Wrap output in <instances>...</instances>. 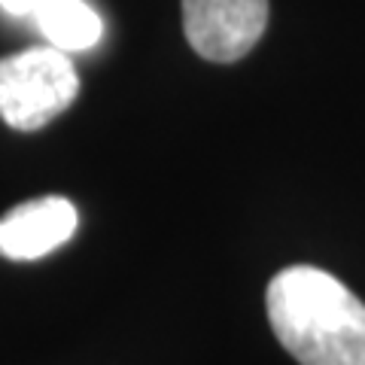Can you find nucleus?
<instances>
[{"instance_id": "1", "label": "nucleus", "mask_w": 365, "mask_h": 365, "mask_svg": "<svg viewBox=\"0 0 365 365\" xmlns=\"http://www.w3.org/2000/svg\"><path fill=\"white\" fill-rule=\"evenodd\" d=\"M268 319L302 365H365V304L332 274L283 268L268 287Z\"/></svg>"}, {"instance_id": "4", "label": "nucleus", "mask_w": 365, "mask_h": 365, "mask_svg": "<svg viewBox=\"0 0 365 365\" xmlns=\"http://www.w3.org/2000/svg\"><path fill=\"white\" fill-rule=\"evenodd\" d=\"M76 222V207L61 195L25 201L0 216V256L34 262L71 241Z\"/></svg>"}, {"instance_id": "6", "label": "nucleus", "mask_w": 365, "mask_h": 365, "mask_svg": "<svg viewBox=\"0 0 365 365\" xmlns=\"http://www.w3.org/2000/svg\"><path fill=\"white\" fill-rule=\"evenodd\" d=\"M43 0H0V6L6 9L9 16H34Z\"/></svg>"}, {"instance_id": "3", "label": "nucleus", "mask_w": 365, "mask_h": 365, "mask_svg": "<svg viewBox=\"0 0 365 365\" xmlns=\"http://www.w3.org/2000/svg\"><path fill=\"white\" fill-rule=\"evenodd\" d=\"M268 28V0H182V31L201 58L232 64Z\"/></svg>"}, {"instance_id": "2", "label": "nucleus", "mask_w": 365, "mask_h": 365, "mask_svg": "<svg viewBox=\"0 0 365 365\" xmlns=\"http://www.w3.org/2000/svg\"><path fill=\"white\" fill-rule=\"evenodd\" d=\"M79 76L71 55L37 46L0 61V116L16 131H37L73 104Z\"/></svg>"}, {"instance_id": "5", "label": "nucleus", "mask_w": 365, "mask_h": 365, "mask_svg": "<svg viewBox=\"0 0 365 365\" xmlns=\"http://www.w3.org/2000/svg\"><path fill=\"white\" fill-rule=\"evenodd\" d=\"M34 19L49 46L61 52H86L104 34V21L86 0H43Z\"/></svg>"}]
</instances>
